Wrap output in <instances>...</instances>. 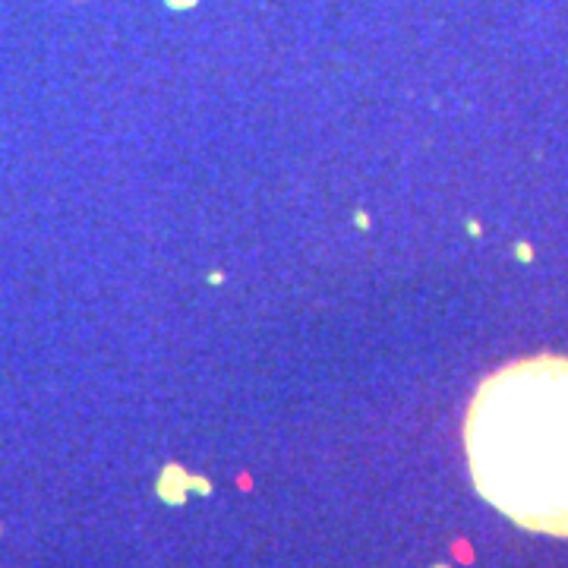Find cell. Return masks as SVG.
<instances>
[{
    "instance_id": "obj_1",
    "label": "cell",
    "mask_w": 568,
    "mask_h": 568,
    "mask_svg": "<svg viewBox=\"0 0 568 568\" xmlns=\"http://www.w3.org/2000/svg\"><path fill=\"white\" fill-rule=\"evenodd\" d=\"M477 493L525 530L568 537V357H530L487 376L465 417Z\"/></svg>"
}]
</instances>
